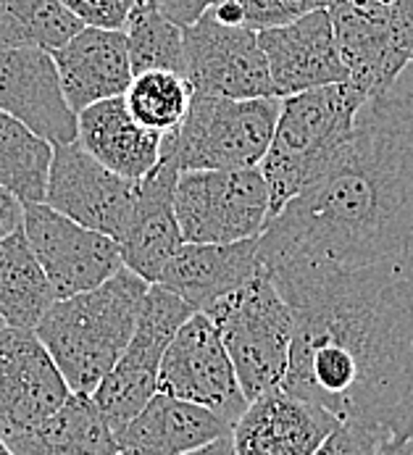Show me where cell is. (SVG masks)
Here are the masks:
<instances>
[{
    "label": "cell",
    "instance_id": "22",
    "mask_svg": "<svg viewBox=\"0 0 413 455\" xmlns=\"http://www.w3.org/2000/svg\"><path fill=\"white\" fill-rule=\"evenodd\" d=\"M163 134L142 127L124 95L98 100L76 114V142L111 172L142 180L161 158Z\"/></svg>",
    "mask_w": 413,
    "mask_h": 455
},
{
    "label": "cell",
    "instance_id": "2",
    "mask_svg": "<svg viewBox=\"0 0 413 455\" xmlns=\"http://www.w3.org/2000/svg\"><path fill=\"white\" fill-rule=\"evenodd\" d=\"M413 253V64L369 95L335 164L290 197L258 237L264 266H363Z\"/></svg>",
    "mask_w": 413,
    "mask_h": 455
},
{
    "label": "cell",
    "instance_id": "7",
    "mask_svg": "<svg viewBox=\"0 0 413 455\" xmlns=\"http://www.w3.org/2000/svg\"><path fill=\"white\" fill-rule=\"evenodd\" d=\"M174 211L185 243L261 237L272 219L269 182L258 166L179 172Z\"/></svg>",
    "mask_w": 413,
    "mask_h": 455
},
{
    "label": "cell",
    "instance_id": "33",
    "mask_svg": "<svg viewBox=\"0 0 413 455\" xmlns=\"http://www.w3.org/2000/svg\"><path fill=\"white\" fill-rule=\"evenodd\" d=\"M395 453H413V405L406 416V424L401 429V437H398V448Z\"/></svg>",
    "mask_w": 413,
    "mask_h": 455
},
{
    "label": "cell",
    "instance_id": "23",
    "mask_svg": "<svg viewBox=\"0 0 413 455\" xmlns=\"http://www.w3.org/2000/svg\"><path fill=\"white\" fill-rule=\"evenodd\" d=\"M13 455H116L119 440L87 392L69 397L40 424L5 440Z\"/></svg>",
    "mask_w": 413,
    "mask_h": 455
},
{
    "label": "cell",
    "instance_id": "18",
    "mask_svg": "<svg viewBox=\"0 0 413 455\" xmlns=\"http://www.w3.org/2000/svg\"><path fill=\"white\" fill-rule=\"evenodd\" d=\"M177 174L179 172L169 161L158 158V164L139 180L127 227L116 240L124 266L150 284L158 282L163 266L185 243L174 211Z\"/></svg>",
    "mask_w": 413,
    "mask_h": 455
},
{
    "label": "cell",
    "instance_id": "32",
    "mask_svg": "<svg viewBox=\"0 0 413 455\" xmlns=\"http://www.w3.org/2000/svg\"><path fill=\"white\" fill-rule=\"evenodd\" d=\"M21 221H24V203L11 196L5 188H0V237L21 229Z\"/></svg>",
    "mask_w": 413,
    "mask_h": 455
},
{
    "label": "cell",
    "instance_id": "5",
    "mask_svg": "<svg viewBox=\"0 0 413 455\" xmlns=\"http://www.w3.org/2000/svg\"><path fill=\"white\" fill-rule=\"evenodd\" d=\"M279 108V95H193L182 124L163 134L161 158L177 172L258 166L269 150Z\"/></svg>",
    "mask_w": 413,
    "mask_h": 455
},
{
    "label": "cell",
    "instance_id": "27",
    "mask_svg": "<svg viewBox=\"0 0 413 455\" xmlns=\"http://www.w3.org/2000/svg\"><path fill=\"white\" fill-rule=\"evenodd\" d=\"M193 95L190 82L179 71L150 68L132 76L124 103L142 127L166 134L182 124Z\"/></svg>",
    "mask_w": 413,
    "mask_h": 455
},
{
    "label": "cell",
    "instance_id": "3",
    "mask_svg": "<svg viewBox=\"0 0 413 455\" xmlns=\"http://www.w3.org/2000/svg\"><path fill=\"white\" fill-rule=\"evenodd\" d=\"M150 282L122 266L103 284L56 298L35 331L53 355L71 392L98 387L132 339Z\"/></svg>",
    "mask_w": 413,
    "mask_h": 455
},
{
    "label": "cell",
    "instance_id": "17",
    "mask_svg": "<svg viewBox=\"0 0 413 455\" xmlns=\"http://www.w3.org/2000/svg\"><path fill=\"white\" fill-rule=\"evenodd\" d=\"M258 43L266 53L274 95L279 98L347 82V68L340 59L327 8H316L279 27L258 29Z\"/></svg>",
    "mask_w": 413,
    "mask_h": 455
},
{
    "label": "cell",
    "instance_id": "11",
    "mask_svg": "<svg viewBox=\"0 0 413 455\" xmlns=\"http://www.w3.org/2000/svg\"><path fill=\"white\" fill-rule=\"evenodd\" d=\"M158 392L198 403L234 427L248 405L234 363L216 324L195 311L177 329L158 366Z\"/></svg>",
    "mask_w": 413,
    "mask_h": 455
},
{
    "label": "cell",
    "instance_id": "16",
    "mask_svg": "<svg viewBox=\"0 0 413 455\" xmlns=\"http://www.w3.org/2000/svg\"><path fill=\"white\" fill-rule=\"evenodd\" d=\"M0 111L53 145L76 140V114L64 95L53 56L43 48L0 45Z\"/></svg>",
    "mask_w": 413,
    "mask_h": 455
},
{
    "label": "cell",
    "instance_id": "19",
    "mask_svg": "<svg viewBox=\"0 0 413 455\" xmlns=\"http://www.w3.org/2000/svg\"><path fill=\"white\" fill-rule=\"evenodd\" d=\"M51 56L74 114L98 100L124 95L135 76L124 29L82 27Z\"/></svg>",
    "mask_w": 413,
    "mask_h": 455
},
{
    "label": "cell",
    "instance_id": "29",
    "mask_svg": "<svg viewBox=\"0 0 413 455\" xmlns=\"http://www.w3.org/2000/svg\"><path fill=\"white\" fill-rule=\"evenodd\" d=\"M242 21L253 29H269L306 16L316 8H327L332 0H237Z\"/></svg>",
    "mask_w": 413,
    "mask_h": 455
},
{
    "label": "cell",
    "instance_id": "28",
    "mask_svg": "<svg viewBox=\"0 0 413 455\" xmlns=\"http://www.w3.org/2000/svg\"><path fill=\"white\" fill-rule=\"evenodd\" d=\"M132 74L150 68L185 71V40L182 27L169 21L153 0H135L124 24ZM185 76V74H182Z\"/></svg>",
    "mask_w": 413,
    "mask_h": 455
},
{
    "label": "cell",
    "instance_id": "12",
    "mask_svg": "<svg viewBox=\"0 0 413 455\" xmlns=\"http://www.w3.org/2000/svg\"><path fill=\"white\" fill-rule=\"evenodd\" d=\"M21 229L56 298L92 290L124 266L114 237L74 221L48 203H24Z\"/></svg>",
    "mask_w": 413,
    "mask_h": 455
},
{
    "label": "cell",
    "instance_id": "4",
    "mask_svg": "<svg viewBox=\"0 0 413 455\" xmlns=\"http://www.w3.org/2000/svg\"><path fill=\"white\" fill-rule=\"evenodd\" d=\"M363 100L366 95L350 82L282 98L269 150L258 164L269 182L272 216L335 164L353 134Z\"/></svg>",
    "mask_w": 413,
    "mask_h": 455
},
{
    "label": "cell",
    "instance_id": "26",
    "mask_svg": "<svg viewBox=\"0 0 413 455\" xmlns=\"http://www.w3.org/2000/svg\"><path fill=\"white\" fill-rule=\"evenodd\" d=\"M84 24L61 0H0V45L53 53Z\"/></svg>",
    "mask_w": 413,
    "mask_h": 455
},
{
    "label": "cell",
    "instance_id": "30",
    "mask_svg": "<svg viewBox=\"0 0 413 455\" xmlns=\"http://www.w3.org/2000/svg\"><path fill=\"white\" fill-rule=\"evenodd\" d=\"M84 27L124 29L135 0H61Z\"/></svg>",
    "mask_w": 413,
    "mask_h": 455
},
{
    "label": "cell",
    "instance_id": "34",
    "mask_svg": "<svg viewBox=\"0 0 413 455\" xmlns=\"http://www.w3.org/2000/svg\"><path fill=\"white\" fill-rule=\"evenodd\" d=\"M0 326H5V322H3V316H0Z\"/></svg>",
    "mask_w": 413,
    "mask_h": 455
},
{
    "label": "cell",
    "instance_id": "15",
    "mask_svg": "<svg viewBox=\"0 0 413 455\" xmlns=\"http://www.w3.org/2000/svg\"><path fill=\"white\" fill-rule=\"evenodd\" d=\"M340 419L319 403L274 385L250 397L232 427L234 455H314Z\"/></svg>",
    "mask_w": 413,
    "mask_h": 455
},
{
    "label": "cell",
    "instance_id": "13",
    "mask_svg": "<svg viewBox=\"0 0 413 455\" xmlns=\"http://www.w3.org/2000/svg\"><path fill=\"white\" fill-rule=\"evenodd\" d=\"M138 188L139 180L111 172L76 140L53 145L45 203L74 221L119 240L138 197Z\"/></svg>",
    "mask_w": 413,
    "mask_h": 455
},
{
    "label": "cell",
    "instance_id": "6",
    "mask_svg": "<svg viewBox=\"0 0 413 455\" xmlns=\"http://www.w3.org/2000/svg\"><path fill=\"white\" fill-rule=\"evenodd\" d=\"M234 363L245 397H256L282 382L292 345V311L261 268L206 311Z\"/></svg>",
    "mask_w": 413,
    "mask_h": 455
},
{
    "label": "cell",
    "instance_id": "25",
    "mask_svg": "<svg viewBox=\"0 0 413 455\" xmlns=\"http://www.w3.org/2000/svg\"><path fill=\"white\" fill-rule=\"evenodd\" d=\"M53 142L0 111V188L21 203H45Z\"/></svg>",
    "mask_w": 413,
    "mask_h": 455
},
{
    "label": "cell",
    "instance_id": "31",
    "mask_svg": "<svg viewBox=\"0 0 413 455\" xmlns=\"http://www.w3.org/2000/svg\"><path fill=\"white\" fill-rule=\"evenodd\" d=\"M218 0H153V5L174 24L187 27L210 11Z\"/></svg>",
    "mask_w": 413,
    "mask_h": 455
},
{
    "label": "cell",
    "instance_id": "10",
    "mask_svg": "<svg viewBox=\"0 0 413 455\" xmlns=\"http://www.w3.org/2000/svg\"><path fill=\"white\" fill-rule=\"evenodd\" d=\"M185 79L195 95L261 98L274 95L266 53L258 29L248 24H224L213 11L182 27Z\"/></svg>",
    "mask_w": 413,
    "mask_h": 455
},
{
    "label": "cell",
    "instance_id": "24",
    "mask_svg": "<svg viewBox=\"0 0 413 455\" xmlns=\"http://www.w3.org/2000/svg\"><path fill=\"white\" fill-rule=\"evenodd\" d=\"M56 300L24 229L0 237V316L5 326L35 329Z\"/></svg>",
    "mask_w": 413,
    "mask_h": 455
},
{
    "label": "cell",
    "instance_id": "8",
    "mask_svg": "<svg viewBox=\"0 0 413 455\" xmlns=\"http://www.w3.org/2000/svg\"><path fill=\"white\" fill-rule=\"evenodd\" d=\"M193 314L195 308L163 284L153 282L147 287L130 345L92 390V400L103 411L114 435H119L158 392V366L163 350Z\"/></svg>",
    "mask_w": 413,
    "mask_h": 455
},
{
    "label": "cell",
    "instance_id": "14",
    "mask_svg": "<svg viewBox=\"0 0 413 455\" xmlns=\"http://www.w3.org/2000/svg\"><path fill=\"white\" fill-rule=\"evenodd\" d=\"M71 395L35 329L0 326V437L3 443L48 419Z\"/></svg>",
    "mask_w": 413,
    "mask_h": 455
},
{
    "label": "cell",
    "instance_id": "21",
    "mask_svg": "<svg viewBox=\"0 0 413 455\" xmlns=\"http://www.w3.org/2000/svg\"><path fill=\"white\" fill-rule=\"evenodd\" d=\"M261 268L258 237L237 243H182L163 266L158 284L203 311L242 287Z\"/></svg>",
    "mask_w": 413,
    "mask_h": 455
},
{
    "label": "cell",
    "instance_id": "1",
    "mask_svg": "<svg viewBox=\"0 0 413 455\" xmlns=\"http://www.w3.org/2000/svg\"><path fill=\"white\" fill-rule=\"evenodd\" d=\"M292 311L282 387L332 411L324 455H395L413 405V253L264 266Z\"/></svg>",
    "mask_w": 413,
    "mask_h": 455
},
{
    "label": "cell",
    "instance_id": "20",
    "mask_svg": "<svg viewBox=\"0 0 413 455\" xmlns=\"http://www.w3.org/2000/svg\"><path fill=\"white\" fill-rule=\"evenodd\" d=\"M232 435V424L198 403L155 392L135 419L116 435L122 453H203L210 443Z\"/></svg>",
    "mask_w": 413,
    "mask_h": 455
},
{
    "label": "cell",
    "instance_id": "9",
    "mask_svg": "<svg viewBox=\"0 0 413 455\" xmlns=\"http://www.w3.org/2000/svg\"><path fill=\"white\" fill-rule=\"evenodd\" d=\"M327 11L347 82L366 98L413 64V0H332Z\"/></svg>",
    "mask_w": 413,
    "mask_h": 455
}]
</instances>
